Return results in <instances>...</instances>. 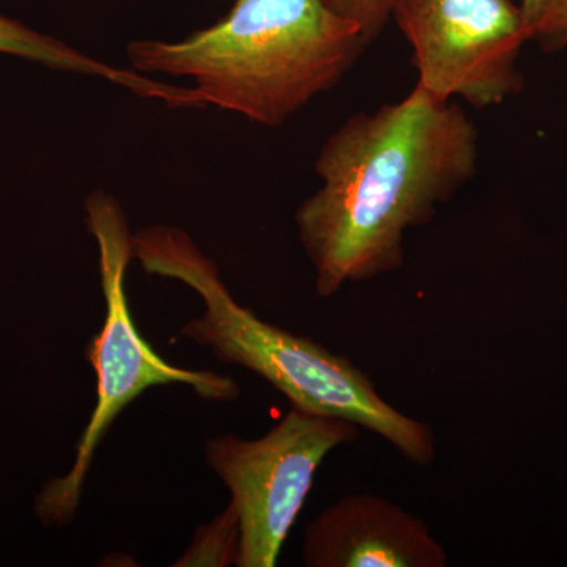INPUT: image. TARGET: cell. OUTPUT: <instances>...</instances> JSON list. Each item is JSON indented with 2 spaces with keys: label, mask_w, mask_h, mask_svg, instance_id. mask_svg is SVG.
<instances>
[{
  "label": "cell",
  "mask_w": 567,
  "mask_h": 567,
  "mask_svg": "<svg viewBox=\"0 0 567 567\" xmlns=\"http://www.w3.org/2000/svg\"><path fill=\"white\" fill-rule=\"evenodd\" d=\"M480 140L464 107L421 85L358 112L317 155L320 186L295 213L319 297L405 262L409 230L434 218L477 173Z\"/></svg>",
  "instance_id": "cell-1"
},
{
  "label": "cell",
  "mask_w": 567,
  "mask_h": 567,
  "mask_svg": "<svg viewBox=\"0 0 567 567\" xmlns=\"http://www.w3.org/2000/svg\"><path fill=\"white\" fill-rule=\"evenodd\" d=\"M365 47L327 0H233L210 28L132 41L126 58L137 73L192 80L204 106L275 128L334 89Z\"/></svg>",
  "instance_id": "cell-2"
},
{
  "label": "cell",
  "mask_w": 567,
  "mask_h": 567,
  "mask_svg": "<svg viewBox=\"0 0 567 567\" xmlns=\"http://www.w3.org/2000/svg\"><path fill=\"white\" fill-rule=\"evenodd\" d=\"M132 246L133 259L140 260L145 274L185 284L203 301L204 315L183 324V338L207 347L223 363L262 377L301 412L360 425L412 464L427 466L435 461L431 425L385 401L371 377L350 358L265 322L238 303L216 264L185 230L144 227L132 234Z\"/></svg>",
  "instance_id": "cell-3"
},
{
  "label": "cell",
  "mask_w": 567,
  "mask_h": 567,
  "mask_svg": "<svg viewBox=\"0 0 567 567\" xmlns=\"http://www.w3.org/2000/svg\"><path fill=\"white\" fill-rule=\"evenodd\" d=\"M85 224L99 248L100 276L106 315L102 331L85 347L95 369L96 404L78 440L73 465L52 477L37 494L33 513L44 527H65L80 507L96 450L117 416L145 390L189 386L207 401L229 402L240 395L230 377L178 368L155 352L134 323L126 297V268L133 259L132 233L121 204L104 192L85 200Z\"/></svg>",
  "instance_id": "cell-4"
},
{
  "label": "cell",
  "mask_w": 567,
  "mask_h": 567,
  "mask_svg": "<svg viewBox=\"0 0 567 567\" xmlns=\"http://www.w3.org/2000/svg\"><path fill=\"white\" fill-rule=\"evenodd\" d=\"M360 425L290 412L264 436H213L205 458L226 487L240 528L238 567H275L328 454L357 442Z\"/></svg>",
  "instance_id": "cell-5"
},
{
  "label": "cell",
  "mask_w": 567,
  "mask_h": 567,
  "mask_svg": "<svg viewBox=\"0 0 567 567\" xmlns=\"http://www.w3.org/2000/svg\"><path fill=\"white\" fill-rule=\"evenodd\" d=\"M391 20L412 47L416 84L432 95L487 110L524 89L529 35L513 0H394Z\"/></svg>",
  "instance_id": "cell-6"
},
{
  "label": "cell",
  "mask_w": 567,
  "mask_h": 567,
  "mask_svg": "<svg viewBox=\"0 0 567 567\" xmlns=\"http://www.w3.org/2000/svg\"><path fill=\"white\" fill-rule=\"evenodd\" d=\"M308 567H445V547L420 517L385 496L349 495L309 522Z\"/></svg>",
  "instance_id": "cell-7"
},
{
  "label": "cell",
  "mask_w": 567,
  "mask_h": 567,
  "mask_svg": "<svg viewBox=\"0 0 567 567\" xmlns=\"http://www.w3.org/2000/svg\"><path fill=\"white\" fill-rule=\"evenodd\" d=\"M0 54L14 55L22 61L39 63L47 69L69 71L100 78L118 87L128 89L137 96L174 104L178 99V87L169 82L151 80L147 74L132 69H117L95 58L74 50L65 41L54 39L0 13Z\"/></svg>",
  "instance_id": "cell-8"
},
{
  "label": "cell",
  "mask_w": 567,
  "mask_h": 567,
  "mask_svg": "<svg viewBox=\"0 0 567 567\" xmlns=\"http://www.w3.org/2000/svg\"><path fill=\"white\" fill-rule=\"evenodd\" d=\"M240 551V528L237 514L229 505L212 524L197 529L192 547L174 566L237 565Z\"/></svg>",
  "instance_id": "cell-9"
},
{
  "label": "cell",
  "mask_w": 567,
  "mask_h": 567,
  "mask_svg": "<svg viewBox=\"0 0 567 567\" xmlns=\"http://www.w3.org/2000/svg\"><path fill=\"white\" fill-rule=\"evenodd\" d=\"M522 18L529 35L546 54L567 48V0H520Z\"/></svg>",
  "instance_id": "cell-10"
},
{
  "label": "cell",
  "mask_w": 567,
  "mask_h": 567,
  "mask_svg": "<svg viewBox=\"0 0 567 567\" xmlns=\"http://www.w3.org/2000/svg\"><path fill=\"white\" fill-rule=\"evenodd\" d=\"M331 9L360 25L365 43L382 33L391 20L394 0H327Z\"/></svg>",
  "instance_id": "cell-11"
}]
</instances>
